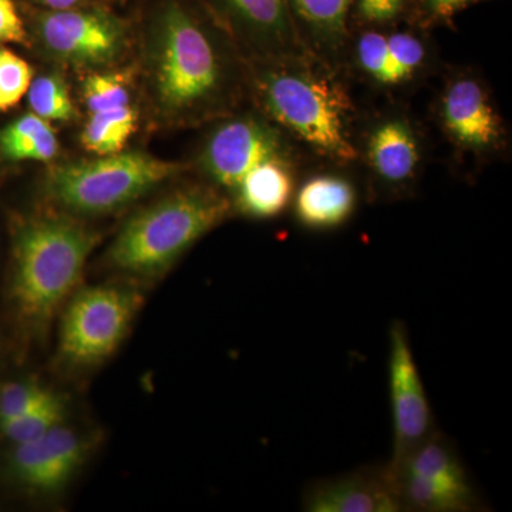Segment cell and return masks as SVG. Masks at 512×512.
<instances>
[{"label": "cell", "instance_id": "6da1fadb", "mask_svg": "<svg viewBox=\"0 0 512 512\" xmlns=\"http://www.w3.org/2000/svg\"><path fill=\"white\" fill-rule=\"evenodd\" d=\"M255 109L291 138L312 161L356 165L362 111L352 83L312 57L249 62Z\"/></svg>", "mask_w": 512, "mask_h": 512}, {"label": "cell", "instance_id": "7a4b0ae2", "mask_svg": "<svg viewBox=\"0 0 512 512\" xmlns=\"http://www.w3.org/2000/svg\"><path fill=\"white\" fill-rule=\"evenodd\" d=\"M311 158L259 110L231 114L212 127L198 167L231 201L235 212L268 221L291 208Z\"/></svg>", "mask_w": 512, "mask_h": 512}, {"label": "cell", "instance_id": "3957f363", "mask_svg": "<svg viewBox=\"0 0 512 512\" xmlns=\"http://www.w3.org/2000/svg\"><path fill=\"white\" fill-rule=\"evenodd\" d=\"M158 97L165 109L205 117L235 99L237 70L221 39L225 29L200 0H163L157 10Z\"/></svg>", "mask_w": 512, "mask_h": 512}, {"label": "cell", "instance_id": "277c9868", "mask_svg": "<svg viewBox=\"0 0 512 512\" xmlns=\"http://www.w3.org/2000/svg\"><path fill=\"white\" fill-rule=\"evenodd\" d=\"M232 214L231 201L214 185H188L124 225L109 251L111 265L127 274L161 275Z\"/></svg>", "mask_w": 512, "mask_h": 512}, {"label": "cell", "instance_id": "5b68a950", "mask_svg": "<svg viewBox=\"0 0 512 512\" xmlns=\"http://www.w3.org/2000/svg\"><path fill=\"white\" fill-rule=\"evenodd\" d=\"M96 235L63 215H46L20 229L15 247L13 303L20 318L42 328L79 285Z\"/></svg>", "mask_w": 512, "mask_h": 512}, {"label": "cell", "instance_id": "8992f818", "mask_svg": "<svg viewBox=\"0 0 512 512\" xmlns=\"http://www.w3.org/2000/svg\"><path fill=\"white\" fill-rule=\"evenodd\" d=\"M355 147L366 197L403 201L416 195L429 163V137L403 101L363 110Z\"/></svg>", "mask_w": 512, "mask_h": 512}, {"label": "cell", "instance_id": "52a82bcc", "mask_svg": "<svg viewBox=\"0 0 512 512\" xmlns=\"http://www.w3.org/2000/svg\"><path fill=\"white\" fill-rule=\"evenodd\" d=\"M431 117L461 167L481 170L510 156V126L490 83L476 67L444 70Z\"/></svg>", "mask_w": 512, "mask_h": 512}, {"label": "cell", "instance_id": "ba28073f", "mask_svg": "<svg viewBox=\"0 0 512 512\" xmlns=\"http://www.w3.org/2000/svg\"><path fill=\"white\" fill-rule=\"evenodd\" d=\"M441 72L433 32L417 25L350 30L342 73L387 101H403Z\"/></svg>", "mask_w": 512, "mask_h": 512}, {"label": "cell", "instance_id": "9c48e42d", "mask_svg": "<svg viewBox=\"0 0 512 512\" xmlns=\"http://www.w3.org/2000/svg\"><path fill=\"white\" fill-rule=\"evenodd\" d=\"M184 168L146 153H117L59 165L50 171L46 191L50 200L66 210L106 214L136 201Z\"/></svg>", "mask_w": 512, "mask_h": 512}, {"label": "cell", "instance_id": "30bf717a", "mask_svg": "<svg viewBox=\"0 0 512 512\" xmlns=\"http://www.w3.org/2000/svg\"><path fill=\"white\" fill-rule=\"evenodd\" d=\"M140 296L119 286H90L73 296L62 320L60 352L80 366L114 355L126 338Z\"/></svg>", "mask_w": 512, "mask_h": 512}, {"label": "cell", "instance_id": "8fae6325", "mask_svg": "<svg viewBox=\"0 0 512 512\" xmlns=\"http://www.w3.org/2000/svg\"><path fill=\"white\" fill-rule=\"evenodd\" d=\"M404 510L456 512L473 510L476 495L450 441L434 431L393 470Z\"/></svg>", "mask_w": 512, "mask_h": 512}, {"label": "cell", "instance_id": "7c38bea8", "mask_svg": "<svg viewBox=\"0 0 512 512\" xmlns=\"http://www.w3.org/2000/svg\"><path fill=\"white\" fill-rule=\"evenodd\" d=\"M225 32L247 46L251 60L311 57L296 35L288 0H200ZM313 59V57H312Z\"/></svg>", "mask_w": 512, "mask_h": 512}, {"label": "cell", "instance_id": "4fadbf2b", "mask_svg": "<svg viewBox=\"0 0 512 512\" xmlns=\"http://www.w3.org/2000/svg\"><path fill=\"white\" fill-rule=\"evenodd\" d=\"M389 389L393 456L387 468L393 470L410 451L436 431L429 397L414 359L406 326L399 322L394 323L390 332Z\"/></svg>", "mask_w": 512, "mask_h": 512}, {"label": "cell", "instance_id": "5bb4252c", "mask_svg": "<svg viewBox=\"0 0 512 512\" xmlns=\"http://www.w3.org/2000/svg\"><path fill=\"white\" fill-rule=\"evenodd\" d=\"M363 197L365 185L356 165L312 161L299 178L289 210L302 228L333 231L355 217Z\"/></svg>", "mask_w": 512, "mask_h": 512}, {"label": "cell", "instance_id": "9a60e30c", "mask_svg": "<svg viewBox=\"0 0 512 512\" xmlns=\"http://www.w3.org/2000/svg\"><path fill=\"white\" fill-rule=\"evenodd\" d=\"M39 32L57 56L82 64L109 62L124 39L121 20L109 10L90 5L46 10L39 18Z\"/></svg>", "mask_w": 512, "mask_h": 512}, {"label": "cell", "instance_id": "2e32d148", "mask_svg": "<svg viewBox=\"0 0 512 512\" xmlns=\"http://www.w3.org/2000/svg\"><path fill=\"white\" fill-rule=\"evenodd\" d=\"M311 512L404 511L399 488L389 470H363L313 484L303 497Z\"/></svg>", "mask_w": 512, "mask_h": 512}, {"label": "cell", "instance_id": "e0dca14e", "mask_svg": "<svg viewBox=\"0 0 512 512\" xmlns=\"http://www.w3.org/2000/svg\"><path fill=\"white\" fill-rule=\"evenodd\" d=\"M352 0H288L296 35L305 52L342 72Z\"/></svg>", "mask_w": 512, "mask_h": 512}, {"label": "cell", "instance_id": "ac0fdd59", "mask_svg": "<svg viewBox=\"0 0 512 512\" xmlns=\"http://www.w3.org/2000/svg\"><path fill=\"white\" fill-rule=\"evenodd\" d=\"M137 127V114L131 106L90 114L82 133V144L97 156L121 153Z\"/></svg>", "mask_w": 512, "mask_h": 512}, {"label": "cell", "instance_id": "d6986e66", "mask_svg": "<svg viewBox=\"0 0 512 512\" xmlns=\"http://www.w3.org/2000/svg\"><path fill=\"white\" fill-rule=\"evenodd\" d=\"M416 25V0H352L349 33L353 29ZM419 26V25H417Z\"/></svg>", "mask_w": 512, "mask_h": 512}, {"label": "cell", "instance_id": "ffe728a7", "mask_svg": "<svg viewBox=\"0 0 512 512\" xmlns=\"http://www.w3.org/2000/svg\"><path fill=\"white\" fill-rule=\"evenodd\" d=\"M64 403L57 394L49 397L36 406L35 409L23 414L18 419L0 424V430L15 444L29 443L40 439L49 433L53 427L59 426L63 421Z\"/></svg>", "mask_w": 512, "mask_h": 512}, {"label": "cell", "instance_id": "44dd1931", "mask_svg": "<svg viewBox=\"0 0 512 512\" xmlns=\"http://www.w3.org/2000/svg\"><path fill=\"white\" fill-rule=\"evenodd\" d=\"M29 104L32 113L47 121L72 119L74 109L69 90L57 76H42L30 84Z\"/></svg>", "mask_w": 512, "mask_h": 512}, {"label": "cell", "instance_id": "7402d4cb", "mask_svg": "<svg viewBox=\"0 0 512 512\" xmlns=\"http://www.w3.org/2000/svg\"><path fill=\"white\" fill-rule=\"evenodd\" d=\"M33 70L23 57L0 49V111L18 106L28 96Z\"/></svg>", "mask_w": 512, "mask_h": 512}, {"label": "cell", "instance_id": "603a6c76", "mask_svg": "<svg viewBox=\"0 0 512 512\" xmlns=\"http://www.w3.org/2000/svg\"><path fill=\"white\" fill-rule=\"evenodd\" d=\"M84 100L90 114L130 106L126 80L119 74H93L84 83Z\"/></svg>", "mask_w": 512, "mask_h": 512}, {"label": "cell", "instance_id": "cb8c5ba5", "mask_svg": "<svg viewBox=\"0 0 512 512\" xmlns=\"http://www.w3.org/2000/svg\"><path fill=\"white\" fill-rule=\"evenodd\" d=\"M50 392L33 382H12L0 389V424L23 416L45 402Z\"/></svg>", "mask_w": 512, "mask_h": 512}, {"label": "cell", "instance_id": "d4e9b609", "mask_svg": "<svg viewBox=\"0 0 512 512\" xmlns=\"http://www.w3.org/2000/svg\"><path fill=\"white\" fill-rule=\"evenodd\" d=\"M488 0H416V25L431 30L454 28V19L464 10Z\"/></svg>", "mask_w": 512, "mask_h": 512}, {"label": "cell", "instance_id": "484cf974", "mask_svg": "<svg viewBox=\"0 0 512 512\" xmlns=\"http://www.w3.org/2000/svg\"><path fill=\"white\" fill-rule=\"evenodd\" d=\"M57 150H59V144H57L55 131L49 128L0 151L10 160L50 161L55 158Z\"/></svg>", "mask_w": 512, "mask_h": 512}, {"label": "cell", "instance_id": "4316f807", "mask_svg": "<svg viewBox=\"0 0 512 512\" xmlns=\"http://www.w3.org/2000/svg\"><path fill=\"white\" fill-rule=\"evenodd\" d=\"M50 121L42 119L35 113L26 114V116L19 117L18 120L10 123L5 130L0 133V150L3 148L13 146L19 141L25 140L33 134L42 133V131L49 130Z\"/></svg>", "mask_w": 512, "mask_h": 512}, {"label": "cell", "instance_id": "83f0119b", "mask_svg": "<svg viewBox=\"0 0 512 512\" xmlns=\"http://www.w3.org/2000/svg\"><path fill=\"white\" fill-rule=\"evenodd\" d=\"M25 37V23L15 2L0 0V43H20Z\"/></svg>", "mask_w": 512, "mask_h": 512}, {"label": "cell", "instance_id": "f1b7e54d", "mask_svg": "<svg viewBox=\"0 0 512 512\" xmlns=\"http://www.w3.org/2000/svg\"><path fill=\"white\" fill-rule=\"evenodd\" d=\"M36 2L45 6L46 10H64L87 6L92 0H36Z\"/></svg>", "mask_w": 512, "mask_h": 512}]
</instances>
